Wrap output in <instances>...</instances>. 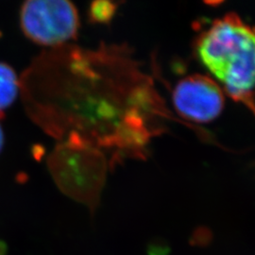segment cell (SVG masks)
I'll use <instances>...</instances> for the list:
<instances>
[{"label":"cell","instance_id":"cell-1","mask_svg":"<svg viewBox=\"0 0 255 255\" xmlns=\"http://www.w3.org/2000/svg\"><path fill=\"white\" fill-rule=\"evenodd\" d=\"M196 53L228 95L255 114V27L229 12L199 36Z\"/></svg>","mask_w":255,"mask_h":255},{"label":"cell","instance_id":"cell-2","mask_svg":"<svg viewBox=\"0 0 255 255\" xmlns=\"http://www.w3.org/2000/svg\"><path fill=\"white\" fill-rule=\"evenodd\" d=\"M24 34L41 46H57L75 39L80 20L76 7L65 0H29L20 9Z\"/></svg>","mask_w":255,"mask_h":255},{"label":"cell","instance_id":"cell-3","mask_svg":"<svg viewBox=\"0 0 255 255\" xmlns=\"http://www.w3.org/2000/svg\"><path fill=\"white\" fill-rule=\"evenodd\" d=\"M177 112L199 123L213 121L224 108L225 97L219 84L207 76L191 75L177 83L172 93Z\"/></svg>","mask_w":255,"mask_h":255},{"label":"cell","instance_id":"cell-4","mask_svg":"<svg viewBox=\"0 0 255 255\" xmlns=\"http://www.w3.org/2000/svg\"><path fill=\"white\" fill-rule=\"evenodd\" d=\"M18 79L9 64L0 63V119L5 110L15 101L18 94Z\"/></svg>","mask_w":255,"mask_h":255},{"label":"cell","instance_id":"cell-5","mask_svg":"<svg viewBox=\"0 0 255 255\" xmlns=\"http://www.w3.org/2000/svg\"><path fill=\"white\" fill-rule=\"evenodd\" d=\"M117 10L115 3L109 1H97L92 3L90 17L97 23H107L114 17Z\"/></svg>","mask_w":255,"mask_h":255},{"label":"cell","instance_id":"cell-6","mask_svg":"<svg viewBox=\"0 0 255 255\" xmlns=\"http://www.w3.org/2000/svg\"><path fill=\"white\" fill-rule=\"evenodd\" d=\"M171 248L169 243L161 237H156L150 240L146 246L147 255H170Z\"/></svg>","mask_w":255,"mask_h":255},{"label":"cell","instance_id":"cell-7","mask_svg":"<svg viewBox=\"0 0 255 255\" xmlns=\"http://www.w3.org/2000/svg\"><path fill=\"white\" fill-rule=\"evenodd\" d=\"M212 234L207 228H198L192 234L190 243L193 246L205 247L211 242Z\"/></svg>","mask_w":255,"mask_h":255},{"label":"cell","instance_id":"cell-8","mask_svg":"<svg viewBox=\"0 0 255 255\" xmlns=\"http://www.w3.org/2000/svg\"><path fill=\"white\" fill-rule=\"evenodd\" d=\"M8 254V246L4 241L0 240V255H7Z\"/></svg>","mask_w":255,"mask_h":255},{"label":"cell","instance_id":"cell-9","mask_svg":"<svg viewBox=\"0 0 255 255\" xmlns=\"http://www.w3.org/2000/svg\"><path fill=\"white\" fill-rule=\"evenodd\" d=\"M3 144H4V135H3V130L2 128L0 126V151L3 147Z\"/></svg>","mask_w":255,"mask_h":255}]
</instances>
